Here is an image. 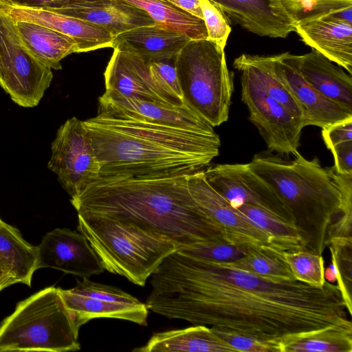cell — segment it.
Wrapping results in <instances>:
<instances>
[{"instance_id": "obj_1", "label": "cell", "mask_w": 352, "mask_h": 352, "mask_svg": "<svg viewBox=\"0 0 352 352\" xmlns=\"http://www.w3.org/2000/svg\"><path fill=\"white\" fill-rule=\"evenodd\" d=\"M147 308L170 319L210 325L279 346L331 327L352 328L340 291L276 282L177 250L151 275ZM350 316V315H349Z\"/></svg>"}, {"instance_id": "obj_2", "label": "cell", "mask_w": 352, "mask_h": 352, "mask_svg": "<svg viewBox=\"0 0 352 352\" xmlns=\"http://www.w3.org/2000/svg\"><path fill=\"white\" fill-rule=\"evenodd\" d=\"M83 123L100 164L99 177L188 175L219 154L214 128L184 129L99 114Z\"/></svg>"}, {"instance_id": "obj_3", "label": "cell", "mask_w": 352, "mask_h": 352, "mask_svg": "<svg viewBox=\"0 0 352 352\" xmlns=\"http://www.w3.org/2000/svg\"><path fill=\"white\" fill-rule=\"evenodd\" d=\"M70 201L78 214L130 221L168 238L177 250L225 241L192 198L187 175L99 177Z\"/></svg>"}, {"instance_id": "obj_4", "label": "cell", "mask_w": 352, "mask_h": 352, "mask_svg": "<svg viewBox=\"0 0 352 352\" xmlns=\"http://www.w3.org/2000/svg\"><path fill=\"white\" fill-rule=\"evenodd\" d=\"M295 156L288 162L261 152L248 166L278 195L307 249L321 254L331 238L351 235L352 175L336 173L333 179L330 168H323L317 157Z\"/></svg>"}, {"instance_id": "obj_5", "label": "cell", "mask_w": 352, "mask_h": 352, "mask_svg": "<svg viewBox=\"0 0 352 352\" xmlns=\"http://www.w3.org/2000/svg\"><path fill=\"white\" fill-rule=\"evenodd\" d=\"M77 229L85 236L104 270L142 287L163 260L178 250L168 238L112 217L78 214Z\"/></svg>"}, {"instance_id": "obj_6", "label": "cell", "mask_w": 352, "mask_h": 352, "mask_svg": "<svg viewBox=\"0 0 352 352\" xmlns=\"http://www.w3.org/2000/svg\"><path fill=\"white\" fill-rule=\"evenodd\" d=\"M79 327L55 287L19 302L0 325V352L80 349Z\"/></svg>"}, {"instance_id": "obj_7", "label": "cell", "mask_w": 352, "mask_h": 352, "mask_svg": "<svg viewBox=\"0 0 352 352\" xmlns=\"http://www.w3.org/2000/svg\"><path fill=\"white\" fill-rule=\"evenodd\" d=\"M174 63L184 102L214 127L226 122L234 86L225 51L207 38L191 39Z\"/></svg>"}, {"instance_id": "obj_8", "label": "cell", "mask_w": 352, "mask_h": 352, "mask_svg": "<svg viewBox=\"0 0 352 352\" xmlns=\"http://www.w3.org/2000/svg\"><path fill=\"white\" fill-rule=\"evenodd\" d=\"M53 78L52 69L21 43L14 21L0 12V85L23 107L38 104Z\"/></svg>"}, {"instance_id": "obj_9", "label": "cell", "mask_w": 352, "mask_h": 352, "mask_svg": "<svg viewBox=\"0 0 352 352\" xmlns=\"http://www.w3.org/2000/svg\"><path fill=\"white\" fill-rule=\"evenodd\" d=\"M241 72V100L249 111V120L258 130L268 149L280 154L296 155L305 127L283 105L270 96L250 69L234 59Z\"/></svg>"}, {"instance_id": "obj_10", "label": "cell", "mask_w": 352, "mask_h": 352, "mask_svg": "<svg viewBox=\"0 0 352 352\" xmlns=\"http://www.w3.org/2000/svg\"><path fill=\"white\" fill-rule=\"evenodd\" d=\"M47 167L58 177L71 197L82 192L99 177L100 164L83 121L68 119L52 143Z\"/></svg>"}, {"instance_id": "obj_11", "label": "cell", "mask_w": 352, "mask_h": 352, "mask_svg": "<svg viewBox=\"0 0 352 352\" xmlns=\"http://www.w3.org/2000/svg\"><path fill=\"white\" fill-rule=\"evenodd\" d=\"M67 309L80 328L99 318H115L147 325L146 303L123 290L83 278L69 289L58 288Z\"/></svg>"}, {"instance_id": "obj_12", "label": "cell", "mask_w": 352, "mask_h": 352, "mask_svg": "<svg viewBox=\"0 0 352 352\" xmlns=\"http://www.w3.org/2000/svg\"><path fill=\"white\" fill-rule=\"evenodd\" d=\"M208 183L232 207L251 205L296 226L283 201L248 164H217L204 170Z\"/></svg>"}, {"instance_id": "obj_13", "label": "cell", "mask_w": 352, "mask_h": 352, "mask_svg": "<svg viewBox=\"0 0 352 352\" xmlns=\"http://www.w3.org/2000/svg\"><path fill=\"white\" fill-rule=\"evenodd\" d=\"M188 191L200 209L228 243L274 246L270 234L218 193L206 181L204 170L187 175Z\"/></svg>"}, {"instance_id": "obj_14", "label": "cell", "mask_w": 352, "mask_h": 352, "mask_svg": "<svg viewBox=\"0 0 352 352\" xmlns=\"http://www.w3.org/2000/svg\"><path fill=\"white\" fill-rule=\"evenodd\" d=\"M274 71L303 113L304 126L324 129L352 118V109L324 96L301 75L295 55L285 52L272 56Z\"/></svg>"}, {"instance_id": "obj_15", "label": "cell", "mask_w": 352, "mask_h": 352, "mask_svg": "<svg viewBox=\"0 0 352 352\" xmlns=\"http://www.w3.org/2000/svg\"><path fill=\"white\" fill-rule=\"evenodd\" d=\"M37 249V270L52 268L83 278L104 272L102 263L80 232L56 228L45 234Z\"/></svg>"}, {"instance_id": "obj_16", "label": "cell", "mask_w": 352, "mask_h": 352, "mask_svg": "<svg viewBox=\"0 0 352 352\" xmlns=\"http://www.w3.org/2000/svg\"><path fill=\"white\" fill-rule=\"evenodd\" d=\"M98 114L184 129L214 128L186 104L182 106L169 105L104 93L98 98Z\"/></svg>"}, {"instance_id": "obj_17", "label": "cell", "mask_w": 352, "mask_h": 352, "mask_svg": "<svg viewBox=\"0 0 352 352\" xmlns=\"http://www.w3.org/2000/svg\"><path fill=\"white\" fill-rule=\"evenodd\" d=\"M0 12L14 21L33 22L72 38L77 52H87L112 47L113 36L104 27L54 11L29 8L0 1Z\"/></svg>"}, {"instance_id": "obj_18", "label": "cell", "mask_w": 352, "mask_h": 352, "mask_svg": "<svg viewBox=\"0 0 352 352\" xmlns=\"http://www.w3.org/2000/svg\"><path fill=\"white\" fill-rule=\"evenodd\" d=\"M104 76L107 95L173 105L153 82L148 62L138 55L114 49Z\"/></svg>"}, {"instance_id": "obj_19", "label": "cell", "mask_w": 352, "mask_h": 352, "mask_svg": "<svg viewBox=\"0 0 352 352\" xmlns=\"http://www.w3.org/2000/svg\"><path fill=\"white\" fill-rule=\"evenodd\" d=\"M294 27L307 45L352 74V23L335 14L300 21Z\"/></svg>"}, {"instance_id": "obj_20", "label": "cell", "mask_w": 352, "mask_h": 352, "mask_svg": "<svg viewBox=\"0 0 352 352\" xmlns=\"http://www.w3.org/2000/svg\"><path fill=\"white\" fill-rule=\"evenodd\" d=\"M190 40L179 32L156 23L115 36L112 47L134 54L148 62L175 58Z\"/></svg>"}, {"instance_id": "obj_21", "label": "cell", "mask_w": 352, "mask_h": 352, "mask_svg": "<svg viewBox=\"0 0 352 352\" xmlns=\"http://www.w3.org/2000/svg\"><path fill=\"white\" fill-rule=\"evenodd\" d=\"M52 11L100 25L113 37L135 28L156 24L146 12L120 0H94Z\"/></svg>"}, {"instance_id": "obj_22", "label": "cell", "mask_w": 352, "mask_h": 352, "mask_svg": "<svg viewBox=\"0 0 352 352\" xmlns=\"http://www.w3.org/2000/svg\"><path fill=\"white\" fill-rule=\"evenodd\" d=\"M236 23L261 36L286 38L294 32L292 23L270 0H210Z\"/></svg>"}, {"instance_id": "obj_23", "label": "cell", "mask_w": 352, "mask_h": 352, "mask_svg": "<svg viewBox=\"0 0 352 352\" xmlns=\"http://www.w3.org/2000/svg\"><path fill=\"white\" fill-rule=\"evenodd\" d=\"M295 58L301 75L313 88L327 98L352 109L351 75L315 50L295 55Z\"/></svg>"}, {"instance_id": "obj_24", "label": "cell", "mask_w": 352, "mask_h": 352, "mask_svg": "<svg viewBox=\"0 0 352 352\" xmlns=\"http://www.w3.org/2000/svg\"><path fill=\"white\" fill-rule=\"evenodd\" d=\"M134 352H234L231 345L211 328L196 324L185 329L154 333L148 342Z\"/></svg>"}, {"instance_id": "obj_25", "label": "cell", "mask_w": 352, "mask_h": 352, "mask_svg": "<svg viewBox=\"0 0 352 352\" xmlns=\"http://www.w3.org/2000/svg\"><path fill=\"white\" fill-rule=\"evenodd\" d=\"M14 26L25 50L52 69H60L61 60L77 52L72 38L51 28L23 21H14Z\"/></svg>"}, {"instance_id": "obj_26", "label": "cell", "mask_w": 352, "mask_h": 352, "mask_svg": "<svg viewBox=\"0 0 352 352\" xmlns=\"http://www.w3.org/2000/svg\"><path fill=\"white\" fill-rule=\"evenodd\" d=\"M37 259L36 246L27 242L16 228L0 222V265L18 283L31 285Z\"/></svg>"}, {"instance_id": "obj_27", "label": "cell", "mask_w": 352, "mask_h": 352, "mask_svg": "<svg viewBox=\"0 0 352 352\" xmlns=\"http://www.w3.org/2000/svg\"><path fill=\"white\" fill-rule=\"evenodd\" d=\"M146 12L156 23L179 32L192 40L208 37L203 19L174 6L166 0H120Z\"/></svg>"}, {"instance_id": "obj_28", "label": "cell", "mask_w": 352, "mask_h": 352, "mask_svg": "<svg viewBox=\"0 0 352 352\" xmlns=\"http://www.w3.org/2000/svg\"><path fill=\"white\" fill-rule=\"evenodd\" d=\"M283 253V251L274 246H248L247 252L243 257L228 263L235 267L250 272L269 280L276 282L295 280Z\"/></svg>"}, {"instance_id": "obj_29", "label": "cell", "mask_w": 352, "mask_h": 352, "mask_svg": "<svg viewBox=\"0 0 352 352\" xmlns=\"http://www.w3.org/2000/svg\"><path fill=\"white\" fill-rule=\"evenodd\" d=\"M236 209L270 234L275 248L283 252L307 249V240L295 224L251 205H242Z\"/></svg>"}, {"instance_id": "obj_30", "label": "cell", "mask_w": 352, "mask_h": 352, "mask_svg": "<svg viewBox=\"0 0 352 352\" xmlns=\"http://www.w3.org/2000/svg\"><path fill=\"white\" fill-rule=\"evenodd\" d=\"M236 59L250 69L270 96L279 102L294 117L303 123L302 111L276 75L272 66V56L243 54Z\"/></svg>"}, {"instance_id": "obj_31", "label": "cell", "mask_w": 352, "mask_h": 352, "mask_svg": "<svg viewBox=\"0 0 352 352\" xmlns=\"http://www.w3.org/2000/svg\"><path fill=\"white\" fill-rule=\"evenodd\" d=\"M352 328L331 327L295 339L282 352H351Z\"/></svg>"}, {"instance_id": "obj_32", "label": "cell", "mask_w": 352, "mask_h": 352, "mask_svg": "<svg viewBox=\"0 0 352 352\" xmlns=\"http://www.w3.org/2000/svg\"><path fill=\"white\" fill-rule=\"evenodd\" d=\"M271 5L294 25L295 23L352 8L348 0H270Z\"/></svg>"}, {"instance_id": "obj_33", "label": "cell", "mask_w": 352, "mask_h": 352, "mask_svg": "<svg viewBox=\"0 0 352 352\" xmlns=\"http://www.w3.org/2000/svg\"><path fill=\"white\" fill-rule=\"evenodd\" d=\"M283 255L296 280L314 287H322L327 282L321 254L305 249L283 252Z\"/></svg>"}, {"instance_id": "obj_34", "label": "cell", "mask_w": 352, "mask_h": 352, "mask_svg": "<svg viewBox=\"0 0 352 352\" xmlns=\"http://www.w3.org/2000/svg\"><path fill=\"white\" fill-rule=\"evenodd\" d=\"M148 67L153 82L169 102L176 106L184 105L174 58L151 60Z\"/></svg>"}, {"instance_id": "obj_35", "label": "cell", "mask_w": 352, "mask_h": 352, "mask_svg": "<svg viewBox=\"0 0 352 352\" xmlns=\"http://www.w3.org/2000/svg\"><path fill=\"white\" fill-rule=\"evenodd\" d=\"M208 37L224 50L232 30L228 18L222 9L210 0H199Z\"/></svg>"}, {"instance_id": "obj_36", "label": "cell", "mask_w": 352, "mask_h": 352, "mask_svg": "<svg viewBox=\"0 0 352 352\" xmlns=\"http://www.w3.org/2000/svg\"><path fill=\"white\" fill-rule=\"evenodd\" d=\"M248 247L234 245L225 241H217L179 250L190 256L210 261L233 262L246 254Z\"/></svg>"}, {"instance_id": "obj_37", "label": "cell", "mask_w": 352, "mask_h": 352, "mask_svg": "<svg viewBox=\"0 0 352 352\" xmlns=\"http://www.w3.org/2000/svg\"><path fill=\"white\" fill-rule=\"evenodd\" d=\"M210 328L236 351L280 352L279 346L254 337L220 328L213 327Z\"/></svg>"}, {"instance_id": "obj_38", "label": "cell", "mask_w": 352, "mask_h": 352, "mask_svg": "<svg viewBox=\"0 0 352 352\" xmlns=\"http://www.w3.org/2000/svg\"><path fill=\"white\" fill-rule=\"evenodd\" d=\"M322 136L327 148L352 140V118L337 122L322 130Z\"/></svg>"}, {"instance_id": "obj_39", "label": "cell", "mask_w": 352, "mask_h": 352, "mask_svg": "<svg viewBox=\"0 0 352 352\" xmlns=\"http://www.w3.org/2000/svg\"><path fill=\"white\" fill-rule=\"evenodd\" d=\"M94 0H3L10 4L41 10H59L75 7Z\"/></svg>"}, {"instance_id": "obj_40", "label": "cell", "mask_w": 352, "mask_h": 352, "mask_svg": "<svg viewBox=\"0 0 352 352\" xmlns=\"http://www.w3.org/2000/svg\"><path fill=\"white\" fill-rule=\"evenodd\" d=\"M333 168L339 174L352 175V140L344 142L332 146Z\"/></svg>"}, {"instance_id": "obj_41", "label": "cell", "mask_w": 352, "mask_h": 352, "mask_svg": "<svg viewBox=\"0 0 352 352\" xmlns=\"http://www.w3.org/2000/svg\"><path fill=\"white\" fill-rule=\"evenodd\" d=\"M180 9L203 19L199 0H166Z\"/></svg>"}, {"instance_id": "obj_42", "label": "cell", "mask_w": 352, "mask_h": 352, "mask_svg": "<svg viewBox=\"0 0 352 352\" xmlns=\"http://www.w3.org/2000/svg\"><path fill=\"white\" fill-rule=\"evenodd\" d=\"M17 283V280L0 265V291Z\"/></svg>"}, {"instance_id": "obj_43", "label": "cell", "mask_w": 352, "mask_h": 352, "mask_svg": "<svg viewBox=\"0 0 352 352\" xmlns=\"http://www.w3.org/2000/svg\"><path fill=\"white\" fill-rule=\"evenodd\" d=\"M348 1H352V0H348Z\"/></svg>"}, {"instance_id": "obj_44", "label": "cell", "mask_w": 352, "mask_h": 352, "mask_svg": "<svg viewBox=\"0 0 352 352\" xmlns=\"http://www.w3.org/2000/svg\"><path fill=\"white\" fill-rule=\"evenodd\" d=\"M0 1H3V0H0Z\"/></svg>"}]
</instances>
